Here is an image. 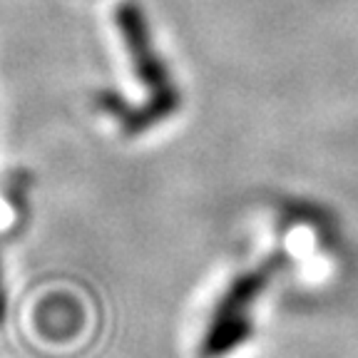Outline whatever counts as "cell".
<instances>
[{"instance_id": "cell-1", "label": "cell", "mask_w": 358, "mask_h": 358, "mask_svg": "<svg viewBox=\"0 0 358 358\" xmlns=\"http://www.w3.org/2000/svg\"><path fill=\"white\" fill-rule=\"evenodd\" d=\"M115 22L124 40V50L132 62L137 83H142V87L147 90V105L124 120L127 127L137 132L150 127L152 122H162L172 112H177V107L182 105V95L174 87L172 73L157 50L142 6H137L134 0H124L115 10Z\"/></svg>"}, {"instance_id": "cell-3", "label": "cell", "mask_w": 358, "mask_h": 358, "mask_svg": "<svg viewBox=\"0 0 358 358\" xmlns=\"http://www.w3.org/2000/svg\"><path fill=\"white\" fill-rule=\"evenodd\" d=\"M6 289H3V271H0V324L6 319Z\"/></svg>"}, {"instance_id": "cell-2", "label": "cell", "mask_w": 358, "mask_h": 358, "mask_svg": "<svg viewBox=\"0 0 358 358\" xmlns=\"http://www.w3.org/2000/svg\"><path fill=\"white\" fill-rule=\"evenodd\" d=\"M268 279H271L268 268H257L231 281L212 311V319L201 338V356L224 358L249 343L254 334L252 306L268 286Z\"/></svg>"}]
</instances>
